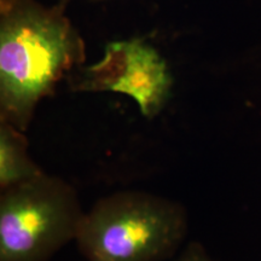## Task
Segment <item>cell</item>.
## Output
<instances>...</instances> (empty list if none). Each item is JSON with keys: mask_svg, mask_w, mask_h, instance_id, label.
I'll use <instances>...</instances> for the list:
<instances>
[{"mask_svg": "<svg viewBox=\"0 0 261 261\" xmlns=\"http://www.w3.org/2000/svg\"><path fill=\"white\" fill-rule=\"evenodd\" d=\"M69 2H70V0H60L58 5L62 6V8H63V9H65V6H67V4ZM92 2H103V0H92Z\"/></svg>", "mask_w": 261, "mask_h": 261, "instance_id": "7", "label": "cell"}, {"mask_svg": "<svg viewBox=\"0 0 261 261\" xmlns=\"http://www.w3.org/2000/svg\"><path fill=\"white\" fill-rule=\"evenodd\" d=\"M85 212L76 191L42 172L2 191L0 261H47L75 241Z\"/></svg>", "mask_w": 261, "mask_h": 261, "instance_id": "3", "label": "cell"}, {"mask_svg": "<svg viewBox=\"0 0 261 261\" xmlns=\"http://www.w3.org/2000/svg\"><path fill=\"white\" fill-rule=\"evenodd\" d=\"M175 261H214L201 243L190 242Z\"/></svg>", "mask_w": 261, "mask_h": 261, "instance_id": "6", "label": "cell"}, {"mask_svg": "<svg viewBox=\"0 0 261 261\" xmlns=\"http://www.w3.org/2000/svg\"><path fill=\"white\" fill-rule=\"evenodd\" d=\"M60 5L0 0V122L28 129L42 98L86 58Z\"/></svg>", "mask_w": 261, "mask_h": 261, "instance_id": "1", "label": "cell"}, {"mask_svg": "<svg viewBox=\"0 0 261 261\" xmlns=\"http://www.w3.org/2000/svg\"><path fill=\"white\" fill-rule=\"evenodd\" d=\"M172 86L167 62L155 47L139 38L109 42L102 60L81 70L71 83L75 91L126 94L149 120L166 107Z\"/></svg>", "mask_w": 261, "mask_h": 261, "instance_id": "4", "label": "cell"}, {"mask_svg": "<svg viewBox=\"0 0 261 261\" xmlns=\"http://www.w3.org/2000/svg\"><path fill=\"white\" fill-rule=\"evenodd\" d=\"M178 202L144 191H120L85 212L75 242L86 261H165L188 232Z\"/></svg>", "mask_w": 261, "mask_h": 261, "instance_id": "2", "label": "cell"}, {"mask_svg": "<svg viewBox=\"0 0 261 261\" xmlns=\"http://www.w3.org/2000/svg\"><path fill=\"white\" fill-rule=\"evenodd\" d=\"M44 171L31 159L23 130L0 122V189L15 187Z\"/></svg>", "mask_w": 261, "mask_h": 261, "instance_id": "5", "label": "cell"}]
</instances>
